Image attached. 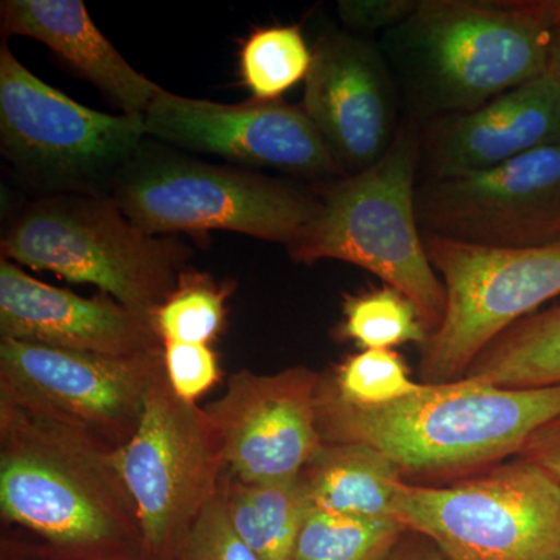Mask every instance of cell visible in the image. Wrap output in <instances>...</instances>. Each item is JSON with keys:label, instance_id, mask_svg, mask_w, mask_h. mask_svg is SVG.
Masks as SVG:
<instances>
[{"label": "cell", "instance_id": "6da1fadb", "mask_svg": "<svg viewBox=\"0 0 560 560\" xmlns=\"http://www.w3.org/2000/svg\"><path fill=\"white\" fill-rule=\"evenodd\" d=\"M323 442L363 444L385 453L405 480H459L521 455L540 427L560 418V385L512 389L466 378L425 385L385 407L348 404L327 372L318 386Z\"/></svg>", "mask_w": 560, "mask_h": 560}, {"label": "cell", "instance_id": "7a4b0ae2", "mask_svg": "<svg viewBox=\"0 0 560 560\" xmlns=\"http://www.w3.org/2000/svg\"><path fill=\"white\" fill-rule=\"evenodd\" d=\"M0 512L68 560H149L116 453L0 400Z\"/></svg>", "mask_w": 560, "mask_h": 560}, {"label": "cell", "instance_id": "3957f363", "mask_svg": "<svg viewBox=\"0 0 560 560\" xmlns=\"http://www.w3.org/2000/svg\"><path fill=\"white\" fill-rule=\"evenodd\" d=\"M552 32L530 0H419L381 49L410 119L423 125L545 75Z\"/></svg>", "mask_w": 560, "mask_h": 560}, {"label": "cell", "instance_id": "277c9868", "mask_svg": "<svg viewBox=\"0 0 560 560\" xmlns=\"http://www.w3.org/2000/svg\"><path fill=\"white\" fill-rule=\"evenodd\" d=\"M419 153L420 125L401 121L377 164L324 187L319 212L287 250L300 264L340 260L372 272L416 305L431 334L444 318L445 290L416 215Z\"/></svg>", "mask_w": 560, "mask_h": 560}, {"label": "cell", "instance_id": "5b68a950", "mask_svg": "<svg viewBox=\"0 0 560 560\" xmlns=\"http://www.w3.org/2000/svg\"><path fill=\"white\" fill-rule=\"evenodd\" d=\"M2 256L16 265L91 283L131 311L154 319L178 289L189 246L147 234L110 195H49L13 221Z\"/></svg>", "mask_w": 560, "mask_h": 560}, {"label": "cell", "instance_id": "8992f818", "mask_svg": "<svg viewBox=\"0 0 560 560\" xmlns=\"http://www.w3.org/2000/svg\"><path fill=\"white\" fill-rule=\"evenodd\" d=\"M110 198L147 234L230 231L290 246L320 201L291 183L149 149L121 171Z\"/></svg>", "mask_w": 560, "mask_h": 560}, {"label": "cell", "instance_id": "52a82bcc", "mask_svg": "<svg viewBox=\"0 0 560 560\" xmlns=\"http://www.w3.org/2000/svg\"><path fill=\"white\" fill-rule=\"evenodd\" d=\"M393 518L447 560H560V482L514 456L444 482H401Z\"/></svg>", "mask_w": 560, "mask_h": 560}, {"label": "cell", "instance_id": "ba28073f", "mask_svg": "<svg viewBox=\"0 0 560 560\" xmlns=\"http://www.w3.org/2000/svg\"><path fill=\"white\" fill-rule=\"evenodd\" d=\"M145 121L80 105L44 83L3 44L0 151L18 178L49 195H110L142 149Z\"/></svg>", "mask_w": 560, "mask_h": 560}, {"label": "cell", "instance_id": "9c48e42d", "mask_svg": "<svg viewBox=\"0 0 560 560\" xmlns=\"http://www.w3.org/2000/svg\"><path fill=\"white\" fill-rule=\"evenodd\" d=\"M422 237L444 283L445 312L420 348V383L459 381L490 342L560 294V242L490 248Z\"/></svg>", "mask_w": 560, "mask_h": 560}, {"label": "cell", "instance_id": "30bf717a", "mask_svg": "<svg viewBox=\"0 0 560 560\" xmlns=\"http://www.w3.org/2000/svg\"><path fill=\"white\" fill-rule=\"evenodd\" d=\"M135 501L149 560H178L226 471L215 427L197 401L180 399L162 371L139 429L116 453Z\"/></svg>", "mask_w": 560, "mask_h": 560}, {"label": "cell", "instance_id": "8fae6325", "mask_svg": "<svg viewBox=\"0 0 560 560\" xmlns=\"http://www.w3.org/2000/svg\"><path fill=\"white\" fill-rule=\"evenodd\" d=\"M164 370V348L117 357L2 340L0 400L117 453Z\"/></svg>", "mask_w": 560, "mask_h": 560}, {"label": "cell", "instance_id": "7c38bea8", "mask_svg": "<svg viewBox=\"0 0 560 560\" xmlns=\"http://www.w3.org/2000/svg\"><path fill=\"white\" fill-rule=\"evenodd\" d=\"M420 231L436 237L526 248L560 242V143L416 189Z\"/></svg>", "mask_w": 560, "mask_h": 560}, {"label": "cell", "instance_id": "4fadbf2b", "mask_svg": "<svg viewBox=\"0 0 560 560\" xmlns=\"http://www.w3.org/2000/svg\"><path fill=\"white\" fill-rule=\"evenodd\" d=\"M147 138L178 149L302 176H346L304 109L280 101L226 105L162 91L143 114Z\"/></svg>", "mask_w": 560, "mask_h": 560}, {"label": "cell", "instance_id": "5bb4252c", "mask_svg": "<svg viewBox=\"0 0 560 560\" xmlns=\"http://www.w3.org/2000/svg\"><path fill=\"white\" fill-rule=\"evenodd\" d=\"M319 372L241 370L205 411L219 433L231 477L245 482L296 477L324 444L318 430Z\"/></svg>", "mask_w": 560, "mask_h": 560}, {"label": "cell", "instance_id": "9a60e30c", "mask_svg": "<svg viewBox=\"0 0 560 560\" xmlns=\"http://www.w3.org/2000/svg\"><path fill=\"white\" fill-rule=\"evenodd\" d=\"M397 106V84L381 47L348 32L320 36L302 109L345 175L385 156L401 125Z\"/></svg>", "mask_w": 560, "mask_h": 560}, {"label": "cell", "instance_id": "2e32d148", "mask_svg": "<svg viewBox=\"0 0 560 560\" xmlns=\"http://www.w3.org/2000/svg\"><path fill=\"white\" fill-rule=\"evenodd\" d=\"M0 338L44 348L127 357L164 348L153 318L108 294L81 298L0 260Z\"/></svg>", "mask_w": 560, "mask_h": 560}, {"label": "cell", "instance_id": "e0dca14e", "mask_svg": "<svg viewBox=\"0 0 560 560\" xmlns=\"http://www.w3.org/2000/svg\"><path fill=\"white\" fill-rule=\"evenodd\" d=\"M558 143L560 86L547 72L480 108L420 125L419 172L453 178Z\"/></svg>", "mask_w": 560, "mask_h": 560}, {"label": "cell", "instance_id": "ac0fdd59", "mask_svg": "<svg viewBox=\"0 0 560 560\" xmlns=\"http://www.w3.org/2000/svg\"><path fill=\"white\" fill-rule=\"evenodd\" d=\"M5 35L39 40L98 88L125 114H143L162 88L132 69L92 21L81 0H3Z\"/></svg>", "mask_w": 560, "mask_h": 560}, {"label": "cell", "instance_id": "d6986e66", "mask_svg": "<svg viewBox=\"0 0 560 560\" xmlns=\"http://www.w3.org/2000/svg\"><path fill=\"white\" fill-rule=\"evenodd\" d=\"M312 508L350 517L393 518L404 474L377 448L349 442H324L301 471Z\"/></svg>", "mask_w": 560, "mask_h": 560}, {"label": "cell", "instance_id": "ffe728a7", "mask_svg": "<svg viewBox=\"0 0 560 560\" xmlns=\"http://www.w3.org/2000/svg\"><path fill=\"white\" fill-rule=\"evenodd\" d=\"M221 499L232 528L260 560H289L312 510L302 475L279 481L245 482L224 471Z\"/></svg>", "mask_w": 560, "mask_h": 560}, {"label": "cell", "instance_id": "44dd1931", "mask_svg": "<svg viewBox=\"0 0 560 560\" xmlns=\"http://www.w3.org/2000/svg\"><path fill=\"white\" fill-rule=\"evenodd\" d=\"M463 378L512 389L560 385V307L518 320L482 350Z\"/></svg>", "mask_w": 560, "mask_h": 560}, {"label": "cell", "instance_id": "7402d4cb", "mask_svg": "<svg viewBox=\"0 0 560 560\" xmlns=\"http://www.w3.org/2000/svg\"><path fill=\"white\" fill-rule=\"evenodd\" d=\"M407 534L394 518L372 521L312 508L289 560H390Z\"/></svg>", "mask_w": 560, "mask_h": 560}, {"label": "cell", "instance_id": "603a6c76", "mask_svg": "<svg viewBox=\"0 0 560 560\" xmlns=\"http://www.w3.org/2000/svg\"><path fill=\"white\" fill-rule=\"evenodd\" d=\"M340 335L361 349H394L415 342L422 348L429 338L418 308L399 291L385 285L349 296L342 304Z\"/></svg>", "mask_w": 560, "mask_h": 560}, {"label": "cell", "instance_id": "cb8c5ba5", "mask_svg": "<svg viewBox=\"0 0 560 560\" xmlns=\"http://www.w3.org/2000/svg\"><path fill=\"white\" fill-rule=\"evenodd\" d=\"M313 61L298 27L253 33L242 50V73L256 101H279L283 92L307 79Z\"/></svg>", "mask_w": 560, "mask_h": 560}, {"label": "cell", "instance_id": "d4e9b609", "mask_svg": "<svg viewBox=\"0 0 560 560\" xmlns=\"http://www.w3.org/2000/svg\"><path fill=\"white\" fill-rule=\"evenodd\" d=\"M327 377L338 396L363 408L385 407L422 389L394 349H366L341 361Z\"/></svg>", "mask_w": 560, "mask_h": 560}, {"label": "cell", "instance_id": "484cf974", "mask_svg": "<svg viewBox=\"0 0 560 560\" xmlns=\"http://www.w3.org/2000/svg\"><path fill=\"white\" fill-rule=\"evenodd\" d=\"M226 291L206 275L186 271L178 289L154 315L162 341L206 345L220 334Z\"/></svg>", "mask_w": 560, "mask_h": 560}, {"label": "cell", "instance_id": "4316f807", "mask_svg": "<svg viewBox=\"0 0 560 560\" xmlns=\"http://www.w3.org/2000/svg\"><path fill=\"white\" fill-rule=\"evenodd\" d=\"M178 560H260L232 528L220 489L195 522Z\"/></svg>", "mask_w": 560, "mask_h": 560}, {"label": "cell", "instance_id": "83f0119b", "mask_svg": "<svg viewBox=\"0 0 560 560\" xmlns=\"http://www.w3.org/2000/svg\"><path fill=\"white\" fill-rule=\"evenodd\" d=\"M164 364L173 390L187 401H197L220 377L215 353L206 345L165 341Z\"/></svg>", "mask_w": 560, "mask_h": 560}, {"label": "cell", "instance_id": "f1b7e54d", "mask_svg": "<svg viewBox=\"0 0 560 560\" xmlns=\"http://www.w3.org/2000/svg\"><path fill=\"white\" fill-rule=\"evenodd\" d=\"M418 5L419 0H341L338 14L350 31L385 33L407 21Z\"/></svg>", "mask_w": 560, "mask_h": 560}, {"label": "cell", "instance_id": "f546056e", "mask_svg": "<svg viewBox=\"0 0 560 560\" xmlns=\"http://www.w3.org/2000/svg\"><path fill=\"white\" fill-rule=\"evenodd\" d=\"M521 456L533 460L560 482V418L540 427L526 442Z\"/></svg>", "mask_w": 560, "mask_h": 560}, {"label": "cell", "instance_id": "4dcf8cb0", "mask_svg": "<svg viewBox=\"0 0 560 560\" xmlns=\"http://www.w3.org/2000/svg\"><path fill=\"white\" fill-rule=\"evenodd\" d=\"M390 560H447V558L429 539L408 530Z\"/></svg>", "mask_w": 560, "mask_h": 560}, {"label": "cell", "instance_id": "1f68e13d", "mask_svg": "<svg viewBox=\"0 0 560 560\" xmlns=\"http://www.w3.org/2000/svg\"><path fill=\"white\" fill-rule=\"evenodd\" d=\"M530 5L552 28H560V0H530Z\"/></svg>", "mask_w": 560, "mask_h": 560}, {"label": "cell", "instance_id": "d6a6232c", "mask_svg": "<svg viewBox=\"0 0 560 560\" xmlns=\"http://www.w3.org/2000/svg\"><path fill=\"white\" fill-rule=\"evenodd\" d=\"M547 72L560 86V28H555V32H552L550 61H548Z\"/></svg>", "mask_w": 560, "mask_h": 560}, {"label": "cell", "instance_id": "836d02e7", "mask_svg": "<svg viewBox=\"0 0 560 560\" xmlns=\"http://www.w3.org/2000/svg\"><path fill=\"white\" fill-rule=\"evenodd\" d=\"M32 556H33V559H35V560H68V559L57 558V556L50 555V552L43 550V548H38V551L33 552Z\"/></svg>", "mask_w": 560, "mask_h": 560}]
</instances>
